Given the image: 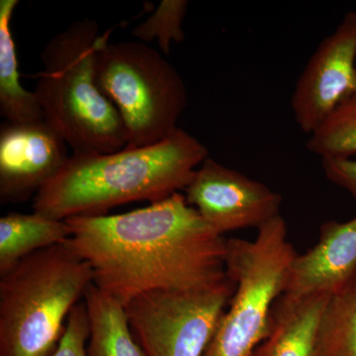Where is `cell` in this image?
Masks as SVG:
<instances>
[{
  "label": "cell",
  "instance_id": "1",
  "mask_svg": "<svg viewBox=\"0 0 356 356\" xmlns=\"http://www.w3.org/2000/svg\"><path fill=\"white\" fill-rule=\"evenodd\" d=\"M67 243L88 262L93 284L126 307L154 291H198L228 280L227 238L179 192L117 215L65 220Z\"/></svg>",
  "mask_w": 356,
  "mask_h": 356
},
{
  "label": "cell",
  "instance_id": "2",
  "mask_svg": "<svg viewBox=\"0 0 356 356\" xmlns=\"http://www.w3.org/2000/svg\"><path fill=\"white\" fill-rule=\"evenodd\" d=\"M208 154L200 140L180 128L151 146L72 153L35 196L33 210L65 221L103 216L135 201L158 202L186 188Z\"/></svg>",
  "mask_w": 356,
  "mask_h": 356
},
{
  "label": "cell",
  "instance_id": "3",
  "mask_svg": "<svg viewBox=\"0 0 356 356\" xmlns=\"http://www.w3.org/2000/svg\"><path fill=\"white\" fill-rule=\"evenodd\" d=\"M108 39L96 21L76 20L42 51L34 93L44 121L72 153L110 154L127 146L120 114L96 83V55Z\"/></svg>",
  "mask_w": 356,
  "mask_h": 356
},
{
  "label": "cell",
  "instance_id": "4",
  "mask_svg": "<svg viewBox=\"0 0 356 356\" xmlns=\"http://www.w3.org/2000/svg\"><path fill=\"white\" fill-rule=\"evenodd\" d=\"M0 356H51L64 322L93 283L67 241L28 255L0 276Z\"/></svg>",
  "mask_w": 356,
  "mask_h": 356
},
{
  "label": "cell",
  "instance_id": "5",
  "mask_svg": "<svg viewBox=\"0 0 356 356\" xmlns=\"http://www.w3.org/2000/svg\"><path fill=\"white\" fill-rule=\"evenodd\" d=\"M257 229L254 241L227 240L226 273L236 290L203 356H250L270 332L271 311L297 252L281 215Z\"/></svg>",
  "mask_w": 356,
  "mask_h": 356
},
{
  "label": "cell",
  "instance_id": "6",
  "mask_svg": "<svg viewBox=\"0 0 356 356\" xmlns=\"http://www.w3.org/2000/svg\"><path fill=\"white\" fill-rule=\"evenodd\" d=\"M96 83L120 114L127 147L170 137L187 105L184 79L161 53L140 41L106 42L96 55Z\"/></svg>",
  "mask_w": 356,
  "mask_h": 356
},
{
  "label": "cell",
  "instance_id": "7",
  "mask_svg": "<svg viewBox=\"0 0 356 356\" xmlns=\"http://www.w3.org/2000/svg\"><path fill=\"white\" fill-rule=\"evenodd\" d=\"M236 290L233 280L198 291H154L125 307L146 356H203Z\"/></svg>",
  "mask_w": 356,
  "mask_h": 356
},
{
  "label": "cell",
  "instance_id": "8",
  "mask_svg": "<svg viewBox=\"0 0 356 356\" xmlns=\"http://www.w3.org/2000/svg\"><path fill=\"white\" fill-rule=\"evenodd\" d=\"M184 191L187 203L222 236L259 229L280 215V193L213 159L201 163Z\"/></svg>",
  "mask_w": 356,
  "mask_h": 356
},
{
  "label": "cell",
  "instance_id": "9",
  "mask_svg": "<svg viewBox=\"0 0 356 356\" xmlns=\"http://www.w3.org/2000/svg\"><path fill=\"white\" fill-rule=\"evenodd\" d=\"M356 11L343 16L300 74L291 98L297 125L311 135L356 92Z\"/></svg>",
  "mask_w": 356,
  "mask_h": 356
},
{
  "label": "cell",
  "instance_id": "10",
  "mask_svg": "<svg viewBox=\"0 0 356 356\" xmlns=\"http://www.w3.org/2000/svg\"><path fill=\"white\" fill-rule=\"evenodd\" d=\"M65 140L46 121L0 127V202L19 204L37 195L69 159Z\"/></svg>",
  "mask_w": 356,
  "mask_h": 356
},
{
  "label": "cell",
  "instance_id": "11",
  "mask_svg": "<svg viewBox=\"0 0 356 356\" xmlns=\"http://www.w3.org/2000/svg\"><path fill=\"white\" fill-rule=\"evenodd\" d=\"M356 273V216L348 222L327 221L321 226L315 247L297 254L281 298L297 301L334 294Z\"/></svg>",
  "mask_w": 356,
  "mask_h": 356
},
{
  "label": "cell",
  "instance_id": "12",
  "mask_svg": "<svg viewBox=\"0 0 356 356\" xmlns=\"http://www.w3.org/2000/svg\"><path fill=\"white\" fill-rule=\"evenodd\" d=\"M330 297L320 294L297 301L280 297L271 311L270 332L250 356H314Z\"/></svg>",
  "mask_w": 356,
  "mask_h": 356
},
{
  "label": "cell",
  "instance_id": "13",
  "mask_svg": "<svg viewBox=\"0 0 356 356\" xmlns=\"http://www.w3.org/2000/svg\"><path fill=\"white\" fill-rule=\"evenodd\" d=\"M83 298L90 327L88 356H146L131 331L125 307L93 283Z\"/></svg>",
  "mask_w": 356,
  "mask_h": 356
},
{
  "label": "cell",
  "instance_id": "14",
  "mask_svg": "<svg viewBox=\"0 0 356 356\" xmlns=\"http://www.w3.org/2000/svg\"><path fill=\"white\" fill-rule=\"evenodd\" d=\"M72 236L69 225L33 213H10L0 219V276L28 255L65 243Z\"/></svg>",
  "mask_w": 356,
  "mask_h": 356
},
{
  "label": "cell",
  "instance_id": "15",
  "mask_svg": "<svg viewBox=\"0 0 356 356\" xmlns=\"http://www.w3.org/2000/svg\"><path fill=\"white\" fill-rule=\"evenodd\" d=\"M18 0H0V115L11 123L44 120L34 91L20 83L11 19Z\"/></svg>",
  "mask_w": 356,
  "mask_h": 356
},
{
  "label": "cell",
  "instance_id": "16",
  "mask_svg": "<svg viewBox=\"0 0 356 356\" xmlns=\"http://www.w3.org/2000/svg\"><path fill=\"white\" fill-rule=\"evenodd\" d=\"M314 356H356V273L330 297Z\"/></svg>",
  "mask_w": 356,
  "mask_h": 356
},
{
  "label": "cell",
  "instance_id": "17",
  "mask_svg": "<svg viewBox=\"0 0 356 356\" xmlns=\"http://www.w3.org/2000/svg\"><path fill=\"white\" fill-rule=\"evenodd\" d=\"M306 147L322 159H351L356 154V92L311 134Z\"/></svg>",
  "mask_w": 356,
  "mask_h": 356
},
{
  "label": "cell",
  "instance_id": "18",
  "mask_svg": "<svg viewBox=\"0 0 356 356\" xmlns=\"http://www.w3.org/2000/svg\"><path fill=\"white\" fill-rule=\"evenodd\" d=\"M188 3L187 0H163L156 11L134 29L133 36L146 44L156 40L161 51L168 55L172 43L184 40L182 23Z\"/></svg>",
  "mask_w": 356,
  "mask_h": 356
},
{
  "label": "cell",
  "instance_id": "19",
  "mask_svg": "<svg viewBox=\"0 0 356 356\" xmlns=\"http://www.w3.org/2000/svg\"><path fill=\"white\" fill-rule=\"evenodd\" d=\"M65 332L51 356H88L86 346L90 334L86 303H79L67 318Z\"/></svg>",
  "mask_w": 356,
  "mask_h": 356
},
{
  "label": "cell",
  "instance_id": "20",
  "mask_svg": "<svg viewBox=\"0 0 356 356\" xmlns=\"http://www.w3.org/2000/svg\"><path fill=\"white\" fill-rule=\"evenodd\" d=\"M325 177L348 192L356 200V159H322Z\"/></svg>",
  "mask_w": 356,
  "mask_h": 356
}]
</instances>
